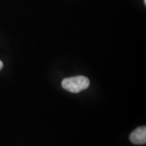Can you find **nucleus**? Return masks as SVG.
Wrapping results in <instances>:
<instances>
[{
	"instance_id": "nucleus-1",
	"label": "nucleus",
	"mask_w": 146,
	"mask_h": 146,
	"mask_svg": "<svg viewBox=\"0 0 146 146\" xmlns=\"http://www.w3.org/2000/svg\"><path fill=\"white\" fill-rule=\"evenodd\" d=\"M89 80L85 76H79L70 78L64 79L62 82V86L64 89L71 93H80L84 89H86L89 86Z\"/></svg>"
},
{
	"instance_id": "nucleus-2",
	"label": "nucleus",
	"mask_w": 146,
	"mask_h": 146,
	"mask_svg": "<svg viewBox=\"0 0 146 146\" xmlns=\"http://www.w3.org/2000/svg\"><path fill=\"white\" fill-rule=\"evenodd\" d=\"M131 143L135 145H145L146 143V127L145 126L139 127L133 131L129 136Z\"/></svg>"
},
{
	"instance_id": "nucleus-3",
	"label": "nucleus",
	"mask_w": 146,
	"mask_h": 146,
	"mask_svg": "<svg viewBox=\"0 0 146 146\" xmlns=\"http://www.w3.org/2000/svg\"><path fill=\"white\" fill-rule=\"evenodd\" d=\"M3 62H2V61L0 60V70H1L2 68H3Z\"/></svg>"
},
{
	"instance_id": "nucleus-4",
	"label": "nucleus",
	"mask_w": 146,
	"mask_h": 146,
	"mask_svg": "<svg viewBox=\"0 0 146 146\" xmlns=\"http://www.w3.org/2000/svg\"><path fill=\"white\" fill-rule=\"evenodd\" d=\"M145 1V4H146V0H144Z\"/></svg>"
}]
</instances>
